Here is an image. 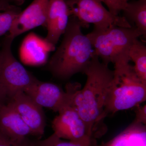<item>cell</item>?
<instances>
[{
	"instance_id": "8",
	"label": "cell",
	"mask_w": 146,
	"mask_h": 146,
	"mask_svg": "<svg viewBox=\"0 0 146 146\" xmlns=\"http://www.w3.org/2000/svg\"><path fill=\"white\" fill-rule=\"evenodd\" d=\"M78 84L68 83L65 91L55 84L37 80L24 92L41 107L58 112L70 105L73 92Z\"/></svg>"
},
{
	"instance_id": "7",
	"label": "cell",
	"mask_w": 146,
	"mask_h": 146,
	"mask_svg": "<svg viewBox=\"0 0 146 146\" xmlns=\"http://www.w3.org/2000/svg\"><path fill=\"white\" fill-rule=\"evenodd\" d=\"M58 113L52 122L54 133L61 139L90 146L95 139L74 108L69 105Z\"/></svg>"
},
{
	"instance_id": "18",
	"label": "cell",
	"mask_w": 146,
	"mask_h": 146,
	"mask_svg": "<svg viewBox=\"0 0 146 146\" xmlns=\"http://www.w3.org/2000/svg\"><path fill=\"white\" fill-rule=\"evenodd\" d=\"M36 146H87L72 141H65L53 133L46 139L36 141Z\"/></svg>"
},
{
	"instance_id": "2",
	"label": "cell",
	"mask_w": 146,
	"mask_h": 146,
	"mask_svg": "<svg viewBox=\"0 0 146 146\" xmlns=\"http://www.w3.org/2000/svg\"><path fill=\"white\" fill-rule=\"evenodd\" d=\"M78 21L70 16L61 44L49 61L47 68L54 76L66 80L83 73L94 55L90 39L83 34Z\"/></svg>"
},
{
	"instance_id": "21",
	"label": "cell",
	"mask_w": 146,
	"mask_h": 146,
	"mask_svg": "<svg viewBox=\"0 0 146 146\" xmlns=\"http://www.w3.org/2000/svg\"><path fill=\"white\" fill-rule=\"evenodd\" d=\"M135 112L136 116L133 121L146 125V105L137 108Z\"/></svg>"
},
{
	"instance_id": "3",
	"label": "cell",
	"mask_w": 146,
	"mask_h": 146,
	"mask_svg": "<svg viewBox=\"0 0 146 146\" xmlns=\"http://www.w3.org/2000/svg\"><path fill=\"white\" fill-rule=\"evenodd\" d=\"M94 50V54L108 65H115V69L129 64V50L135 40L142 36L135 27L111 26L104 30L94 29L86 35Z\"/></svg>"
},
{
	"instance_id": "13",
	"label": "cell",
	"mask_w": 146,
	"mask_h": 146,
	"mask_svg": "<svg viewBox=\"0 0 146 146\" xmlns=\"http://www.w3.org/2000/svg\"><path fill=\"white\" fill-rule=\"evenodd\" d=\"M55 47L34 33H30L23 42L20 49V57L28 65H40L46 63L48 53Z\"/></svg>"
},
{
	"instance_id": "20",
	"label": "cell",
	"mask_w": 146,
	"mask_h": 146,
	"mask_svg": "<svg viewBox=\"0 0 146 146\" xmlns=\"http://www.w3.org/2000/svg\"><path fill=\"white\" fill-rule=\"evenodd\" d=\"M0 146H36V141L28 138L22 141H15L0 133Z\"/></svg>"
},
{
	"instance_id": "16",
	"label": "cell",
	"mask_w": 146,
	"mask_h": 146,
	"mask_svg": "<svg viewBox=\"0 0 146 146\" xmlns=\"http://www.w3.org/2000/svg\"><path fill=\"white\" fill-rule=\"evenodd\" d=\"M130 60L133 65L136 74L142 81L146 82V46L138 39L133 42L129 52Z\"/></svg>"
},
{
	"instance_id": "11",
	"label": "cell",
	"mask_w": 146,
	"mask_h": 146,
	"mask_svg": "<svg viewBox=\"0 0 146 146\" xmlns=\"http://www.w3.org/2000/svg\"><path fill=\"white\" fill-rule=\"evenodd\" d=\"M70 18L69 10L64 0H49L46 27L48 31L45 40L55 46L64 34Z\"/></svg>"
},
{
	"instance_id": "15",
	"label": "cell",
	"mask_w": 146,
	"mask_h": 146,
	"mask_svg": "<svg viewBox=\"0 0 146 146\" xmlns=\"http://www.w3.org/2000/svg\"><path fill=\"white\" fill-rule=\"evenodd\" d=\"M123 11V16L130 25L131 23L135 24V27L141 33L142 36L146 38V0L128 2Z\"/></svg>"
},
{
	"instance_id": "4",
	"label": "cell",
	"mask_w": 146,
	"mask_h": 146,
	"mask_svg": "<svg viewBox=\"0 0 146 146\" xmlns=\"http://www.w3.org/2000/svg\"><path fill=\"white\" fill-rule=\"evenodd\" d=\"M146 100V82L136 74L133 65L115 69L104 112L108 114L130 109Z\"/></svg>"
},
{
	"instance_id": "23",
	"label": "cell",
	"mask_w": 146,
	"mask_h": 146,
	"mask_svg": "<svg viewBox=\"0 0 146 146\" xmlns=\"http://www.w3.org/2000/svg\"><path fill=\"white\" fill-rule=\"evenodd\" d=\"M7 98H9V96L7 91L0 83V107L5 103V100Z\"/></svg>"
},
{
	"instance_id": "9",
	"label": "cell",
	"mask_w": 146,
	"mask_h": 146,
	"mask_svg": "<svg viewBox=\"0 0 146 146\" xmlns=\"http://www.w3.org/2000/svg\"><path fill=\"white\" fill-rule=\"evenodd\" d=\"M9 102L30 129L33 136L40 137L44 134L46 121L43 108L24 91L14 94Z\"/></svg>"
},
{
	"instance_id": "6",
	"label": "cell",
	"mask_w": 146,
	"mask_h": 146,
	"mask_svg": "<svg viewBox=\"0 0 146 146\" xmlns=\"http://www.w3.org/2000/svg\"><path fill=\"white\" fill-rule=\"evenodd\" d=\"M14 38L8 34L1 43L0 50V83L5 88L9 99L19 91H25L37 80L27 70L11 51Z\"/></svg>"
},
{
	"instance_id": "14",
	"label": "cell",
	"mask_w": 146,
	"mask_h": 146,
	"mask_svg": "<svg viewBox=\"0 0 146 146\" xmlns=\"http://www.w3.org/2000/svg\"><path fill=\"white\" fill-rule=\"evenodd\" d=\"M90 146H146V125L133 121L110 141L98 144L94 139Z\"/></svg>"
},
{
	"instance_id": "19",
	"label": "cell",
	"mask_w": 146,
	"mask_h": 146,
	"mask_svg": "<svg viewBox=\"0 0 146 146\" xmlns=\"http://www.w3.org/2000/svg\"><path fill=\"white\" fill-rule=\"evenodd\" d=\"M106 5L109 11L114 15L119 16L126 6L129 0H100Z\"/></svg>"
},
{
	"instance_id": "1",
	"label": "cell",
	"mask_w": 146,
	"mask_h": 146,
	"mask_svg": "<svg viewBox=\"0 0 146 146\" xmlns=\"http://www.w3.org/2000/svg\"><path fill=\"white\" fill-rule=\"evenodd\" d=\"M87 77L82 89L78 86L73 92L70 105L74 108L96 139L97 129L104 119V112L114 70L100 60L94 54L84 71Z\"/></svg>"
},
{
	"instance_id": "17",
	"label": "cell",
	"mask_w": 146,
	"mask_h": 146,
	"mask_svg": "<svg viewBox=\"0 0 146 146\" xmlns=\"http://www.w3.org/2000/svg\"><path fill=\"white\" fill-rule=\"evenodd\" d=\"M21 12L17 6H12L7 10L0 13V36L9 32L13 21Z\"/></svg>"
},
{
	"instance_id": "5",
	"label": "cell",
	"mask_w": 146,
	"mask_h": 146,
	"mask_svg": "<svg viewBox=\"0 0 146 146\" xmlns=\"http://www.w3.org/2000/svg\"><path fill=\"white\" fill-rule=\"evenodd\" d=\"M70 16L78 21L81 27L88 28L94 24V28L104 30L111 26L130 28L132 26L123 16H116L106 9L100 0H64Z\"/></svg>"
},
{
	"instance_id": "12",
	"label": "cell",
	"mask_w": 146,
	"mask_h": 146,
	"mask_svg": "<svg viewBox=\"0 0 146 146\" xmlns=\"http://www.w3.org/2000/svg\"><path fill=\"white\" fill-rule=\"evenodd\" d=\"M0 133L18 141L32 135L30 129L9 102L0 107Z\"/></svg>"
},
{
	"instance_id": "10",
	"label": "cell",
	"mask_w": 146,
	"mask_h": 146,
	"mask_svg": "<svg viewBox=\"0 0 146 146\" xmlns=\"http://www.w3.org/2000/svg\"><path fill=\"white\" fill-rule=\"evenodd\" d=\"M48 3L49 0H34L15 18L8 34L15 39L36 27H46Z\"/></svg>"
},
{
	"instance_id": "22",
	"label": "cell",
	"mask_w": 146,
	"mask_h": 146,
	"mask_svg": "<svg viewBox=\"0 0 146 146\" xmlns=\"http://www.w3.org/2000/svg\"><path fill=\"white\" fill-rule=\"evenodd\" d=\"M24 0H0V11H5L10 8L12 6L22 4Z\"/></svg>"
}]
</instances>
